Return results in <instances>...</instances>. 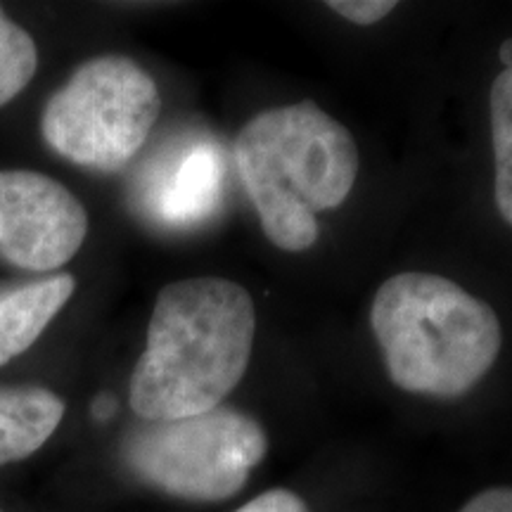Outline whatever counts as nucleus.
<instances>
[{
    "instance_id": "obj_9",
    "label": "nucleus",
    "mask_w": 512,
    "mask_h": 512,
    "mask_svg": "<svg viewBox=\"0 0 512 512\" xmlns=\"http://www.w3.org/2000/svg\"><path fill=\"white\" fill-rule=\"evenodd\" d=\"M64 401L46 387H0V467L24 460L53 437Z\"/></svg>"
},
{
    "instance_id": "obj_6",
    "label": "nucleus",
    "mask_w": 512,
    "mask_h": 512,
    "mask_svg": "<svg viewBox=\"0 0 512 512\" xmlns=\"http://www.w3.org/2000/svg\"><path fill=\"white\" fill-rule=\"evenodd\" d=\"M228 150L204 124L164 133L128 178V204L162 230H195L226 204Z\"/></svg>"
},
{
    "instance_id": "obj_10",
    "label": "nucleus",
    "mask_w": 512,
    "mask_h": 512,
    "mask_svg": "<svg viewBox=\"0 0 512 512\" xmlns=\"http://www.w3.org/2000/svg\"><path fill=\"white\" fill-rule=\"evenodd\" d=\"M491 138L496 157V207L512 226V67L491 86Z\"/></svg>"
},
{
    "instance_id": "obj_7",
    "label": "nucleus",
    "mask_w": 512,
    "mask_h": 512,
    "mask_svg": "<svg viewBox=\"0 0 512 512\" xmlns=\"http://www.w3.org/2000/svg\"><path fill=\"white\" fill-rule=\"evenodd\" d=\"M88 235L83 204L36 171H0V256L24 271L48 273L72 261Z\"/></svg>"
},
{
    "instance_id": "obj_3",
    "label": "nucleus",
    "mask_w": 512,
    "mask_h": 512,
    "mask_svg": "<svg viewBox=\"0 0 512 512\" xmlns=\"http://www.w3.org/2000/svg\"><path fill=\"white\" fill-rule=\"evenodd\" d=\"M370 325L387 373L408 394L458 399L501 354L496 311L434 273H399L375 294Z\"/></svg>"
},
{
    "instance_id": "obj_16",
    "label": "nucleus",
    "mask_w": 512,
    "mask_h": 512,
    "mask_svg": "<svg viewBox=\"0 0 512 512\" xmlns=\"http://www.w3.org/2000/svg\"><path fill=\"white\" fill-rule=\"evenodd\" d=\"M498 57H501V62H503L505 69L512 67V38H508V41L501 43V50H498Z\"/></svg>"
},
{
    "instance_id": "obj_14",
    "label": "nucleus",
    "mask_w": 512,
    "mask_h": 512,
    "mask_svg": "<svg viewBox=\"0 0 512 512\" xmlns=\"http://www.w3.org/2000/svg\"><path fill=\"white\" fill-rule=\"evenodd\" d=\"M460 512H512V489H505V486L486 489L470 503H465Z\"/></svg>"
},
{
    "instance_id": "obj_11",
    "label": "nucleus",
    "mask_w": 512,
    "mask_h": 512,
    "mask_svg": "<svg viewBox=\"0 0 512 512\" xmlns=\"http://www.w3.org/2000/svg\"><path fill=\"white\" fill-rule=\"evenodd\" d=\"M38 69L36 41L0 8V107L17 98Z\"/></svg>"
},
{
    "instance_id": "obj_2",
    "label": "nucleus",
    "mask_w": 512,
    "mask_h": 512,
    "mask_svg": "<svg viewBox=\"0 0 512 512\" xmlns=\"http://www.w3.org/2000/svg\"><path fill=\"white\" fill-rule=\"evenodd\" d=\"M230 155L266 238L285 252L316 245V216L347 200L361 164L349 128L311 100L256 114Z\"/></svg>"
},
{
    "instance_id": "obj_1",
    "label": "nucleus",
    "mask_w": 512,
    "mask_h": 512,
    "mask_svg": "<svg viewBox=\"0 0 512 512\" xmlns=\"http://www.w3.org/2000/svg\"><path fill=\"white\" fill-rule=\"evenodd\" d=\"M254 328L252 297L233 280L204 275L166 285L131 375L133 413L166 422L219 408L247 373Z\"/></svg>"
},
{
    "instance_id": "obj_12",
    "label": "nucleus",
    "mask_w": 512,
    "mask_h": 512,
    "mask_svg": "<svg viewBox=\"0 0 512 512\" xmlns=\"http://www.w3.org/2000/svg\"><path fill=\"white\" fill-rule=\"evenodd\" d=\"M328 8L349 22L370 27V24H377L387 17L396 8V3L392 0H387V3L384 0H330Z\"/></svg>"
},
{
    "instance_id": "obj_13",
    "label": "nucleus",
    "mask_w": 512,
    "mask_h": 512,
    "mask_svg": "<svg viewBox=\"0 0 512 512\" xmlns=\"http://www.w3.org/2000/svg\"><path fill=\"white\" fill-rule=\"evenodd\" d=\"M235 512H311L304 498H299L294 491L287 489H271L256 496Z\"/></svg>"
},
{
    "instance_id": "obj_15",
    "label": "nucleus",
    "mask_w": 512,
    "mask_h": 512,
    "mask_svg": "<svg viewBox=\"0 0 512 512\" xmlns=\"http://www.w3.org/2000/svg\"><path fill=\"white\" fill-rule=\"evenodd\" d=\"M114 408H117V403H114L110 396H100V399L93 403V415H95V418L105 420L114 413Z\"/></svg>"
},
{
    "instance_id": "obj_5",
    "label": "nucleus",
    "mask_w": 512,
    "mask_h": 512,
    "mask_svg": "<svg viewBox=\"0 0 512 512\" xmlns=\"http://www.w3.org/2000/svg\"><path fill=\"white\" fill-rule=\"evenodd\" d=\"M266 451L264 427L226 406L183 420H140L121 441V458L140 482L192 503L233 498Z\"/></svg>"
},
{
    "instance_id": "obj_8",
    "label": "nucleus",
    "mask_w": 512,
    "mask_h": 512,
    "mask_svg": "<svg viewBox=\"0 0 512 512\" xmlns=\"http://www.w3.org/2000/svg\"><path fill=\"white\" fill-rule=\"evenodd\" d=\"M74 290L72 275L57 273L0 297V366L24 354L43 335Z\"/></svg>"
},
{
    "instance_id": "obj_4",
    "label": "nucleus",
    "mask_w": 512,
    "mask_h": 512,
    "mask_svg": "<svg viewBox=\"0 0 512 512\" xmlns=\"http://www.w3.org/2000/svg\"><path fill=\"white\" fill-rule=\"evenodd\" d=\"M162 110L155 79L126 55L83 62L46 102L41 136L83 169L117 174L143 150Z\"/></svg>"
}]
</instances>
